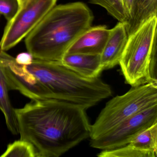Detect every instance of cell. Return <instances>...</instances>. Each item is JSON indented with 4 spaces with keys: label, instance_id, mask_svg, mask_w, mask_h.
<instances>
[{
    "label": "cell",
    "instance_id": "3",
    "mask_svg": "<svg viewBox=\"0 0 157 157\" xmlns=\"http://www.w3.org/2000/svg\"><path fill=\"white\" fill-rule=\"evenodd\" d=\"M26 67L47 89L52 99L76 105L85 110L112 95L110 85L100 77L84 78L60 62L34 59Z\"/></svg>",
    "mask_w": 157,
    "mask_h": 157
},
{
    "label": "cell",
    "instance_id": "6",
    "mask_svg": "<svg viewBox=\"0 0 157 157\" xmlns=\"http://www.w3.org/2000/svg\"><path fill=\"white\" fill-rule=\"evenodd\" d=\"M57 0H26L8 22L0 42V49L8 51L19 44L56 6Z\"/></svg>",
    "mask_w": 157,
    "mask_h": 157
},
{
    "label": "cell",
    "instance_id": "10",
    "mask_svg": "<svg viewBox=\"0 0 157 157\" xmlns=\"http://www.w3.org/2000/svg\"><path fill=\"white\" fill-rule=\"evenodd\" d=\"M110 32L105 25L91 26L73 42L65 54L101 55Z\"/></svg>",
    "mask_w": 157,
    "mask_h": 157
},
{
    "label": "cell",
    "instance_id": "21",
    "mask_svg": "<svg viewBox=\"0 0 157 157\" xmlns=\"http://www.w3.org/2000/svg\"><path fill=\"white\" fill-rule=\"evenodd\" d=\"M0 15H1V14H0Z\"/></svg>",
    "mask_w": 157,
    "mask_h": 157
},
{
    "label": "cell",
    "instance_id": "8",
    "mask_svg": "<svg viewBox=\"0 0 157 157\" xmlns=\"http://www.w3.org/2000/svg\"><path fill=\"white\" fill-rule=\"evenodd\" d=\"M0 65L9 90H18L33 100L52 99L50 92L26 66L18 64L14 58L1 49Z\"/></svg>",
    "mask_w": 157,
    "mask_h": 157
},
{
    "label": "cell",
    "instance_id": "18",
    "mask_svg": "<svg viewBox=\"0 0 157 157\" xmlns=\"http://www.w3.org/2000/svg\"><path fill=\"white\" fill-rule=\"evenodd\" d=\"M16 62L21 65L29 66L32 64L33 58L29 53H22L19 54L15 58Z\"/></svg>",
    "mask_w": 157,
    "mask_h": 157
},
{
    "label": "cell",
    "instance_id": "5",
    "mask_svg": "<svg viewBox=\"0 0 157 157\" xmlns=\"http://www.w3.org/2000/svg\"><path fill=\"white\" fill-rule=\"evenodd\" d=\"M157 105V84L131 87L124 94L108 101L90 125V140L103 136L134 115Z\"/></svg>",
    "mask_w": 157,
    "mask_h": 157
},
{
    "label": "cell",
    "instance_id": "9",
    "mask_svg": "<svg viewBox=\"0 0 157 157\" xmlns=\"http://www.w3.org/2000/svg\"><path fill=\"white\" fill-rule=\"evenodd\" d=\"M99 157H157V123L137 135L129 142L113 149L101 150Z\"/></svg>",
    "mask_w": 157,
    "mask_h": 157
},
{
    "label": "cell",
    "instance_id": "12",
    "mask_svg": "<svg viewBox=\"0 0 157 157\" xmlns=\"http://www.w3.org/2000/svg\"><path fill=\"white\" fill-rule=\"evenodd\" d=\"M61 63L79 75L88 78L100 77L104 70L101 55L65 54Z\"/></svg>",
    "mask_w": 157,
    "mask_h": 157
},
{
    "label": "cell",
    "instance_id": "1",
    "mask_svg": "<svg viewBox=\"0 0 157 157\" xmlns=\"http://www.w3.org/2000/svg\"><path fill=\"white\" fill-rule=\"evenodd\" d=\"M82 107L54 99L32 100L15 109L21 139L33 146L36 157H58L90 137Z\"/></svg>",
    "mask_w": 157,
    "mask_h": 157
},
{
    "label": "cell",
    "instance_id": "13",
    "mask_svg": "<svg viewBox=\"0 0 157 157\" xmlns=\"http://www.w3.org/2000/svg\"><path fill=\"white\" fill-rule=\"evenodd\" d=\"M157 0H134L131 15L125 25L128 36L147 21L157 16Z\"/></svg>",
    "mask_w": 157,
    "mask_h": 157
},
{
    "label": "cell",
    "instance_id": "14",
    "mask_svg": "<svg viewBox=\"0 0 157 157\" xmlns=\"http://www.w3.org/2000/svg\"><path fill=\"white\" fill-rule=\"evenodd\" d=\"M9 88L4 73L0 65V110L2 112L9 130L14 135L19 133L15 109L9 97Z\"/></svg>",
    "mask_w": 157,
    "mask_h": 157
},
{
    "label": "cell",
    "instance_id": "17",
    "mask_svg": "<svg viewBox=\"0 0 157 157\" xmlns=\"http://www.w3.org/2000/svg\"><path fill=\"white\" fill-rule=\"evenodd\" d=\"M20 8L18 0H0V14L8 22L14 17Z\"/></svg>",
    "mask_w": 157,
    "mask_h": 157
},
{
    "label": "cell",
    "instance_id": "7",
    "mask_svg": "<svg viewBox=\"0 0 157 157\" xmlns=\"http://www.w3.org/2000/svg\"><path fill=\"white\" fill-rule=\"evenodd\" d=\"M157 123V105L128 118L103 136L90 140L92 147L113 149L127 144L137 135Z\"/></svg>",
    "mask_w": 157,
    "mask_h": 157
},
{
    "label": "cell",
    "instance_id": "15",
    "mask_svg": "<svg viewBox=\"0 0 157 157\" xmlns=\"http://www.w3.org/2000/svg\"><path fill=\"white\" fill-rule=\"evenodd\" d=\"M1 157H36V154L32 144L20 139L9 144Z\"/></svg>",
    "mask_w": 157,
    "mask_h": 157
},
{
    "label": "cell",
    "instance_id": "16",
    "mask_svg": "<svg viewBox=\"0 0 157 157\" xmlns=\"http://www.w3.org/2000/svg\"><path fill=\"white\" fill-rule=\"evenodd\" d=\"M90 3L104 8L107 12L120 22L125 24L127 16L123 7L122 0H89Z\"/></svg>",
    "mask_w": 157,
    "mask_h": 157
},
{
    "label": "cell",
    "instance_id": "20",
    "mask_svg": "<svg viewBox=\"0 0 157 157\" xmlns=\"http://www.w3.org/2000/svg\"><path fill=\"white\" fill-rule=\"evenodd\" d=\"M18 1L20 5V7H21L23 5V4L26 1V0H18Z\"/></svg>",
    "mask_w": 157,
    "mask_h": 157
},
{
    "label": "cell",
    "instance_id": "2",
    "mask_svg": "<svg viewBox=\"0 0 157 157\" xmlns=\"http://www.w3.org/2000/svg\"><path fill=\"white\" fill-rule=\"evenodd\" d=\"M94 16L81 2L55 6L26 36L33 59L60 62L71 45L91 27Z\"/></svg>",
    "mask_w": 157,
    "mask_h": 157
},
{
    "label": "cell",
    "instance_id": "11",
    "mask_svg": "<svg viewBox=\"0 0 157 157\" xmlns=\"http://www.w3.org/2000/svg\"><path fill=\"white\" fill-rule=\"evenodd\" d=\"M128 38L125 26L123 23L119 22L111 29L110 35L101 55L104 70L112 68L119 64Z\"/></svg>",
    "mask_w": 157,
    "mask_h": 157
},
{
    "label": "cell",
    "instance_id": "4",
    "mask_svg": "<svg viewBox=\"0 0 157 157\" xmlns=\"http://www.w3.org/2000/svg\"><path fill=\"white\" fill-rule=\"evenodd\" d=\"M157 25L154 16L128 36L118 65L125 82L131 87L157 84Z\"/></svg>",
    "mask_w": 157,
    "mask_h": 157
},
{
    "label": "cell",
    "instance_id": "19",
    "mask_svg": "<svg viewBox=\"0 0 157 157\" xmlns=\"http://www.w3.org/2000/svg\"><path fill=\"white\" fill-rule=\"evenodd\" d=\"M134 1V0H122L123 7L127 16L128 21L129 20L131 15Z\"/></svg>",
    "mask_w": 157,
    "mask_h": 157
}]
</instances>
